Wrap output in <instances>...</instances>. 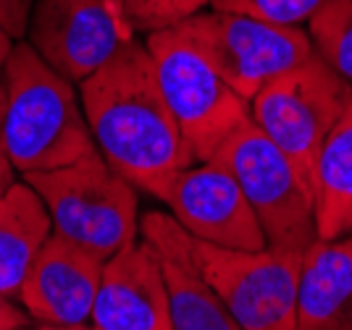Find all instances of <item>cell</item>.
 Returning a JSON list of instances; mask_svg holds the SVG:
<instances>
[{
    "mask_svg": "<svg viewBox=\"0 0 352 330\" xmlns=\"http://www.w3.org/2000/svg\"><path fill=\"white\" fill-rule=\"evenodd\" d=\"M92 142L137 191L163 200L176 176L195 165L166 108L145 43H129L79 84Z\"/></svg>",
    "mask_w": 352,
    "mask_h": 330,
    "instance_id": "6da1fadb",
    "label": "cell"
},
{
    "mask_svg": "<svg viewBox=\"0 0 352 330\" xmlns=\"http://www.w3.org/2000/svg\"><path fill=\"white\" fill-rule=\"evenodd\" d=\"M0 76L6 86L0 150L16 171L24 176L56 171L98 150L74 84L53 71L27 40L14 45Z\"/></svg>",
    "mask_w": 352,
    "mask_h": 330,
    "instance_id": "7a4b0ae2",
    "label": "cell"
},
{
    "mask_svg": "<svg viewBox=\"0 0 352 330\" xmlns=\"http://www.w3.org/2000/svg\"><path fill=\"white\" fill-rule=\"evenodd\" d=\"M24 181L40 194L53 233L100 259L140 239L137 189L98 150L56 171L27 173Z\"/></svg>",
    "mask_w": 352,
    "mask_h": 330,
    "instance_id": "3957f363",
    "label": "cell"
},
{
    "mask_svg": "<svg viewBox=\"0 0 352 330\" xmlns=\"http://www.w3.org/2000/svg\"><path fill=\"white\" fill-rule=\"evenodd\" d=\"M145 47L190 155L195 163L210 160L250 121V102L226 84L182 27L147 34Z\"/></svg>",
    "mask_w": 352,
    "mask_h": 330,
    "instance_id": "277c9868",
    "label": "cell"
},
{
    "mask_svg": "<svg viewBox=\"0 0 352 330\" xmlns=\"http://www.w3.org/2000/svg\"><path fill=\"white\" fill-rule=\"evenodd\" d=\"M210 160H219L236 178L268 246L305 252L318 239L313 189L252 118L221 144Z\"/></svg>",
    "mask_w": 352,
    "mask_h": 330,
    "instance_id": "5b68a950",
    "label": "cell"
},
{
    "mask_svg": "<svg viewBox=\"0 0 352 330\" xmlns=\"http://www.w3.org/2000/svg\"><path fill=\"white\" fill-rule=\"evenodd\" d=\"M350 100L352 84L316 53L302 66L268 82L250 100V118L313 189L321 144Z\"/></svg>",
    "mask_w": 352,
    "mask_h": 330,
    "instance_id": "8992f818",
    "label": "cell"
},
{
    "mask_svg": "<svg viewBox=\"0 0 352 330\" xmlns=\"http://www.w3.org/2000/svg\"><path fill=\"white\" fill-rule=\"evenodd\" d=\"M302 255L279 246L226 249L192 239L200 273L242 330H294Z\"/></svg>",
    "mask_w": 352,
    "mask_h": 330,
    "instance_id": "52a82bcc",
    "label": "cell"
},
{
    "mask_svg": "<svg viewBox=\"0 0 352 330\" xmlns=\"http://www.w3.org/2000/svg\"><path fill=\"white\" fill-rule=\"evenodd\" d=\"M206 53L226 84L252 100L268 82L316 56L305 27H281L229 11H200L176 24Z\"/></svg>",
    "mask_w": 352,
    "mask_h": 330,
    "instance_id": "ba28073f",
    "label": "cell"
},
{
    "mask_svg": "<svg viewBox=\"0 0 352 330\" xmlns=\"http://www.w3.org/2000/svg\"><path fill=\"white\" fill-rule=\"evenodd\" d=\"M118 0H34L27 43L72 84H82L134 43Z\"/></svg>",
    "mask_w": 352,
    "mask_h": 330,
    "instance_id": "9c48e42d",
    "label": "cell"
},
{
    "mask_svg": "<svg viewBox=\"0 0 352 330\" xmlns=\"http://www.w3.org/2000/svg\"><path fill=\"white\" fill-rule=\"evenodd\" d=\"M161 202L197 241L248 252L268 246L248 197L219 160H200L182 171Z\"/></svg>",
    "mask_w": 352,
    "mask_h": 330,
    "instance_id": "30bf717a",
    "label": "cell"
},
{
    "mask_svg": "<svg viewBox=\"0 0 352 330\" xmlns=\"http://www.w3.org/2000/svg\"><path fill=\"white\" fill-rule=\"evenodd\" d=\"M103 265L98 255L50 233L24 275L19 302L40 325H85L92 317Z\"/></svg>",
    "mask_w": 352,
    "mask_h": 330,
    "instance_id": "8fae6325",
    "label": "cell"
},
{
    "mask_svg": "<svg viewBox=\"0 0 352 330\" xmlns=\"http://www.w3.org/2000/svg\"><path fill=\"white\" fill-rule=\"evenodd\" d=\"M89 322L98 330H171L166 278L145 239L105 259Z\"/></svg>",
    "mask_w": 352,
    "mask_h": 330,
    "instance_id": "7c38bea8",
    "label": "cell"
},
{
    "mask_svg": "<svg viewBox=\"0 0 352 330\" xmlns=\"http://www.w3.org/2000/svg\"><path fill=\"white\" fill-rule=\"evenodd\" d=\"M140 239H145L161 262L171 307V330H242L200 273L192 257L190 233L176 223L174 215L147 213L140 220Z\"/></svg>",
    "mask_w": 352,
    "mask_h": 330,
    "instance_id": "4fadbf2b",
    "label": "cell"
},
{
    "mask_svg": "<svg viewBox=\"0 0 352 330\" xmlns=\"http://www.w3.org/2000/svg\"><path fill=\"white\" fill-rule=\"evenodd\" d=\"M294 330H352V233L305 249Z\"/></svg>",
    "mask_w": 352,
    "mask_h": 330,
    "instance_id": "5bb4252c",
    "label": "cell"
},
{
    "mask_svg": "<svg viewBox=\"0 0 352 330\" xmlns=\"http://www.w3.org/2000/svg\"><path fill=\"white\" fill-rule=\"evenodd\" d=\"M50 233V215L27 181L0 194V296L19 299L24 275Z\"/></svg>",
    "mask_w": 352,
    "mask_h": 330,
    "instance_id": "9a60e30c",
    "label": "cell"
},
{
    "mask_svg": "<svg viewBox=\"0 0 352 330\" xmlns=\"http://www.w3.org/2000/svg\"><path fill=\"white\" fill-rule=\"evenodd\" d=\"M316 233L318 239H339L352 231V100L323 139L316 171Z\"/></svg>",
    "mask_w": 352,
    "mask_h": 330,
    "instance_id": "2e32d148",
    "label": "cell"
},
{
    "mask_svg": "<svg viewBox=\"0 0 352 330\" xmlns=\"http://www.w3.org/2000/svg\"><path fill=\"white\" fill-rule=\"evenodd\" d=\"M316 53L352 84V0H326L308 21Z\"/></svg>",
    "mask_w": 352,
    "mask_h": 330,
    "instance_id": "e0dca14e",
    "label": "cell"
},
{
    "mask_svg": "<svg viewBox=\"0 0 352 330\" xmlns=\"http://www.w3.org/2000/svg\"><path fill=\"white\" fill-rule=\"evenodd\" d=\"M134 32H163L195 14L206 11L210 0H118Z\"/></svg>",
    "mask_w": 352,
    "mask_h": 330,
    "instance_id": "ac0fdd59",
    "label": "cell"
},
{
    "mask_svg": "<svg viewBox=\"0 0 352 330\" xmlns=\"http://www.w3.org/2000/svg\"><path fill=\"white\" fill-rule=\"evenodd\" d=\"M323 3L326 0H210V8L245 14L281 27H305Z\"/></svg>",
    "mask_w": 352,
    "mask_h": 330,
    "instance_id": "d6986e66",
    "label": "cell"
},
{
    "mask_svg": "<svg viewBox=\"0 0 352 330\" xmlns=\"http://www.w3.org/2000/svg\"><path fill=\"white\" fill-rule=\"evenodd\" d=\"M32 8H34V0H0V29L14 43L27 37Z\"/></svg>",
    "mask_w": 352,
    "mask_h": 330,
    "instance_id": "ffe728a7",
    "label": "cell"
},
{
    "mask_svg": "<svg viewBox=\"0 0 352 330\" xmlns=\"http://www.w3.org/2000/svg\"><path fill=\"white\" fill-rule=\"evenodd\" d=\"M32 317L27 315L24 307L14 304V299H6L0 296V330H16V328H27Z\"/></svg>",
    "mask_w": 352,
    "mask_h": 330,
    "instance_id": "44dd1931",
    "label": "cell"
},
{
    "mask_svg": "<svg viewBox=\"0 0 352 330\" xmlns=\"http://www.w3.org/2000/svg\"><path fill=\"white\" fill-rule=\"evenodd\" d=\"M16 184V168L11 165L8 155L0 150V194H6Z\"/></svg>",
    "mask_w": 352,
    "mask_h": 330,
    "instance_id": "7402d4cb",
    "label": "cell"
},
{
    "mask_svg": "<svg viewBox=\"0 0 352 330\" xmlns=\"http://www.w3.org/2000/svg\"><path fill=\"white\" fill-rule=\"evenodd\" d=\"M14 40L0 29V69H3V63L8 60V56H11V50H14Z\"/></svg>",
    "mask_w": 352,
    "mask_h": 330,
    "instance_id": "603a6c76",
    "label": "cell"
},
{
    "mask_svg": "<svg viewBox=\"0 0 352 330\" xmlns=\"http://www.w3.org/2000/svg\"><path fill=\"white\" fill-rule=\"evenodd\" d=\"M37 330H98L92 322H85V325H69V328H50V325H40Z\"/></svg>",
    "mask_w": 352,
    "mask_h": 330,
    "instance_id": "cb8c5ba5",
    "label": "cell"
},
{
    "mask_svg": "<svg viewBox=\"0 0 352 330\" xmlns=\"http://www.w3.org/2000/svg\"><path fill=\"white\" fill-rule=\"evenodd\" d=\"M3 113H6V86H3V76H0V126H3Z\"/></svg>",
    "mask_w": 352,
    "mask_h": 330,
    "instance_id": "d4e9b609",
    "label": "cell"
},
{
    "mask_svg": "<svg viewBox=\"0 0 352 330\" xmlns=\"http://www.w3.org/2000/svg\"><path fill=\"white\" fill-rule=\"evenodd\" d=\"M16 330H30V325H27V328H16Z\"/></svg>",
    "mask_w": 352,
    "mask_h": 330,
    "instance_id": "484cf974",
    "label": "cell"
},
{
    "mask_svg": "<svg viewBox=\"0 0 352 330\" xmlns=\"http://www.w3.org/2000/svg\"><path fill=\"white\" fill-rule=\"evenodd\" d=\"M350 233H352V231H350Z\"/></svg>",
    "mask_w": 352,
    "mask_h": 330,
    "instance_id": "4316f807",
    "label": "cell"
}]
</instances>
